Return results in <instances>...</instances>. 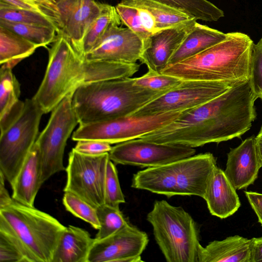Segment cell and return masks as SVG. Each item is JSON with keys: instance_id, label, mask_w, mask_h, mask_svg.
<instances>
[{"instance_id": "obj_44", "label": "cell", "mask_w": 262, "mask_h": 262, "mask_svg": "<svg viewBox=\"0 0 262 262\" xmlns=\"http://www.w3.org/2000/svg\"><path fill=\"white\" fill-rule=\"evenodd\" d=\"M5 180L4 175L0 172V209L8 205L13 200L5 187Z\"/></svg>"}, {"instance_id": "obj_33", "label": "cell", "mask_w": 262, "mask_h": 262, "mask_svg": "<svg viewBox=\"0 0 262 262\" xmlns=\"http://www.w3.org/2000/svg\"><path fill=\"white\" fill-rule=\"evenodd\" d=\"M17 8L33 11L47 17L55 25L57 34L61 31L60 14L56 5L48 0H0Z\"/></svg>"}, {"instance_id": "obj_31", "label": "cell", "mask_w": 262, "mask_h": 262, "mask_svg": "<svg viewBox=\"0 0 262 262\" xmlns=\"http://www.w3.org/2000/svg\"><path fill=\"white\" fill-rule=\"evenodd\" d=\"M100 228L95 238L101 239L113 234L128 224L119 208L105 204L96 208Z\"/></svg>"}, {"instance_id": "obj_4", "label": "cell", "mask_w": 262, "mask_h": 262, "mask_svg": "<svg viewBox=\"0 0 262 262\" xmlns=\"http://www.w3.org/2000/svg\"><path fill=\"white\" fill-rule=\"evenodd\" d=\"M254 42L247 34L227 33L222 41L162 72L182 80L241 81L249 78Z\"/></svg>"}, {"instance_id": "obj_1", "label": "cell", "mask_w": 262, "mask_h": 262, "mask_svg": "<svg viewBox=\"0 0 262 262\" xmlns=\"http://www.w3.org/2000/svg\"><path fill=\"white\" fill-rule=\"evenodd\" d=\"M257 98L249 79L197 107L184 111L167 125L141 139L161 144L194 148L239 137L256 117Z\"/></svg>"}, {"instance_id": "obj_15", "label": "cell", "mask_w": 262, "mask_h": 262, "mask_svg": "<svg viewBox=\"0 0 262 262\" xmlns=\"http://www.w3.org/2000/svg\"><path fill=\"white\" fill-rule=\"evenodd\" d=\"M196 20L193 19L186 23L161 29L149 36L144 42L140 60L146 66L148 72L162 74Z\"/></svg>"}, {"instance_id": "obj_30", "label": "cell", "mask_w": 262, "mask_h": 262, "mask_svg": "<svg viewBox=\"0 0 262 262\" xmlns=\"http://www.w3.org/2000/svg\"><path fill=\"white\" fill-rule=\"evenodd\" d=\"M20 85L11 69L1 65L0 69V117L9 111L17 102Z\"/></svg>"}, {"instance_id": "obj_40", "label": "cell", "mask_w": 262, "mask_h": 262, "mask_svg": "<svg viewBox=\"0 0 262 262\" xmlns=\"http://www.w3.org/2000/svg\"><path fill=\"white\" fill-rule=\"evenodd\" d=\"M112 147L107 142L96 140H81L74 148L80 153L87 155H99L109 152Z\"/></svg>"}, {"instance_id": "obj_38", "label": "cell", "mask_w": 262, "mask_h": 262, "mask_svg": "<svg viewBox=\"0 0 262 262\" xmlns=\"http://www.w3.org/2000/svg\"><path fill=\"white\" fill-rule=\"evenodd\" d=\"M249 80L253 93L259 98L262 94V37L252 46Z\"/></svg>"}, {"instance_id": "obj_14", "label": "cell", "mask_w": 262, "mask_h": 262, "mask_svg": "<svg viewBox=\"0 0 262 262\" xmlns=\"http://www.w3.org/2000/svg\"><path fill=\"white\" fill-rule=\"evenodd\" d=\"M113 24L99 42L85 58L92 60H105L136 63L144 48L143 40L129 28Z\"/></svg>"}, {"instance_id": "obj_41", "label": "cell", "mask_w": 262, "mask_h": 262, "mask_svg": "<svg viewBox=\"0 0 262 262\" xmlns=\"http://www.w3.org/2000/svg\"><path fill=\"white\" fill-rule=\"evenodd\" d=\"M246 196L262 225V193L245 191Z\"/></svg>"}, {"instance_id": "obj_9", "label": "cell", "mask_w": 262, "mask_h": 262, "mask_svg": "<svg viewBox=\"0 0 262 262\" xmlns=\"http://www.w3.org/2000/svg\"><path fill=\"white\" fill-rule=\"evenodd\" d=\"M184 111L150 116H127L113 119L80 124L72 139L96 140L110 144L137 139L158 129L177 119Z\"/></svg>"}, {"instance_id": "obj_46", "label": "cell", "mask_w": 262, "mask_h": 262, "mask_svg": "<svg viewBox=\"0 0 262 262\" xmlns=\"http://www.w3.org/2000/svg\"><path fill=\"white\" fill-rule=\"evenodd\" d=\"M50 1V2L56 5L59 2H60L61 0H48Z\"/></svg>"}, {"instance_id": "obj_18", "label": "cell", "mask_w": 262, "mask_h": 262, "mask_svg": "<svg viewBox=\"0 0 262 262\" xmlns=\"http://www.w3.org/2000/svg\"><path fill=\"white\" fill-rule=\"evenodd\" d=\"M261 167L255 137L251 136L237 147L231 148L224 172L234 188L239 190L254 183Z\"/></svg>"}, {"instance_id": "obj_22", "label": "cell", "mask_w": 262, "mask_h": 262, "mask_svg": "<svg viewBox=\"0 0 262 262\" xmlns=\"http://www.w3.org/2000/svg\"><path fill=\"white\" fill-rule=\"evenodd\" d=\"M94 241L85 230L69 225L59 238L52 262H88Z\"/></svg>"}, {"instance_id": "obj_26", "label": "cell", "mask_w": 262, "mask_h": 262, "mask_svg": "<svg viewBox=\"0 0 262 262\" xmlns=\"http://www.w3.org/2000/svg\"><path fill=\"white\" fill-rule=\"evenodd\" d=\"M120 3L147 10L156 19L157 31L186 23L194 19L152 0H121Z\"/></svg>"}, {"instance_id": "obj_8", "label": "cell", "mask_w": 262, "mask_h": 262, "mask_svg": "<svg viewBox=\"0 0 262 262\" xmlns=\"http://www.w3.org/2000/svg\"><path fill=\"white\" fill-rule=\"evenodd\" d=\"M73 94L67 95L51 111L47 124L36 141L40 153L42 184L54 174L66 169L63 159L67 142L79 124L72 105Z\"/></svg>"}, {"instance_id": "obj_47", "label": "cell", "mask_w": 262, "mask_h": 262, "mask_svg": "<svg viewBox=\"0 0 262 262\" xmlns=\"http://www.w3.org/2000/svg\"><path fill=\"white\" fill-rule=\"evenodd\" d=\"M259 98H260V99L262 101V94L260 95V96H259Z\"/></svg>"}, {"instance_id": "obj_28", "label": "cell", "mask_w": 262, "mask_h": 262, "mask_svg": "<svg viewBox=\"0 0 262 262\" xmlns=\"http://www.w3.org/2000/svg\"><path fill=\"white\" fill-rule=\"evenodd\" d=\"M121 22L115 7L101 3L100 13L90 25L83 41L84 56L99 42L113 24Z\"/></svg>"}, {"instance_id": "obj_34", "label": "cell", "mask_w": 262, "mask_h": 262, "mask_svg": "<svg viewBox=\"0 0 262 262\" xmlns=\"http://www.w3.org/2000/svg\"><path fill=\"white\" fill-rule=\"evenodd\" d=\"M62 203L66 209L74 216L90 224L98 230L100 223L96 208L74 193L65 191Z\"/></svg>"}, {"instance_id": "obj_6", "label": "cell", "mask_w": 262, "mask_h": 262, "mask_svg": "<svg viewBox=\"0 0 262 262\" xmlns=\"http://www.w3.org/2000/svg\"><path fill=\"white\" fill-rule=\"evenodd\" d=\"M146 219L167 262H199V229L182 207L165 200L156 201Z\"/></svg>"}, {"instance_id": "obj_24", "label": "cell", "mask_w": 262, "mask_h": 262, "mask_svg": "<svg viewBox=\"0 0 262 262\" xmlns=\"http://www.w3.org/2000/svg\"><path fill=\"white\" fill-rule=\"evenodd\" d=\"M227 36V33L196 22L170 58L168 66L196 55L222 41Z\"/></svg>"}, {"instance_id": "obj_20", "label": "cell", "mask_w": 262, "mask_h": 262, "mask_svg": "<svg viewBox=\"0 0 262 262\" xmlns=\"http://www.w3.org/2000/svg\"><path fill=\"white\" fill-rule=\"evenodd\" d=\"M41 177L40 153L35 143L11 187L12 198L21 204L34 207L36 195L43 184Z\"/></svg>"}, {"instance_id": "obj_39", "label": "cell", "mask_w": 262, "mask_h": 262, "mask_svg": "<svg viewBox=\"0 0 262 262\" xmlns=\"http://www.w3.org/2000/svg\"><path fill=\"white\" fill-rule=\"evenodd\" d=\"M115 8L121 22L144 42L151 34L143 27L138 9L121 3L118 4Z\"/></svg>"}, {"instance_id": "obj_11", "label": "cell", "mask_w": 262, "mask_h": 262, "mask_svg": "<svg viewBox=\"0 0 262 262\" xmlns=\"http://www.w3.org/2000/svg\"><path fill=\"white\" fill-rule=\"evenodd\" d=\"M109 153L92 156L74 148L69 155L64 192H71L97 208L104 204L106 170Z\"/></svg>"}, {"instance_id": "obj_29", "label": "cell", "mask_w": 262, "mask_h": 262, "mask_svg": "<svg viewBox=\"0 0 262 262\" xmlns=\"http://www.w3.org/2000/svg\"><path fill=\"white\" fill-rule=\"evenodd\" d=\"M0 26L19 35L38 47H46L55 39L57 33L51 26L23 24L0 20Z\"/></svg>"}, {"instance_id": "obj_5", "label": "cell", "mask_w": 262, "mask_h": 262, "mask_svg": "<svg viewBox=\"0 0 262 262\" xmlns=\"http://www.w3.org/2000/svg\"><path fill=\"white\" fill-rule=\"evenodd\" d=\"M0 217L19 241L28 262H52L66 226L49 214L14 199L0 209Z\"/></svg>"}, {"instance_id": "obj_21", "label": "cell", "mask_w": 262, "mask_h": 262, "mask_svg": "<svg viewBox=\"0 0 262 262\" xmlns=\"http://www.w3.org/2000/svg\"><path fill=\"white\" fill-rule=\"evenodd\" d=\"M251 239L239 235L213 241L200 247L199 262H250Z\"/></svg>"}, {"instance_id": "obj_3", "label": "cell", "mask_w": 262, "mask_h": 262, "mask_svg": "<svg viewBox=\"0 0 262 262\" xmlns=\"http://www.w3.org/2000/svg\"><path fill=\"white\" fill-rule=\"evenodd\" d=\"M134 80L131 77L109 79L79 87L72 98L79 125L130 116L167 92L137 86Z\"/></svg>"}, {"instance_id": "obj_12", "label": "cell", "mask_w": 262, "mask_h": 262, "mask_svg": "<svg viewBox=\"0 0 262 262\" xmlns=\"http://www.w3.org/2000/svg\"><path fill=\"white\" fill-rule=\"evenodd\" d=\"M108 153L110 160L115 163L150 167L169 164L193 156L195 150L137 138L117 144Z\"/></svg>"}, {"instance_id": "obj_25", "label": "cell", "mask_w": 262, "mask_h": 262, "mask_svg": "<svg viewBox=\"0 0 262 262\" xmlns=\"http://www.w3.org/2000/svg\"><path fill=\"white\" fill-rule=\"evenodd\" d=\"M39 48L19 35L0 26V64L13 69Z\"/></svg>"}, {"instance_id": "obj_19", "label": "cell", "mask_w": 262, "mask_h": 262, "mask_svg": "<svg viewBox=\"0 0 262 262\" xmlns=\"http://www.w3.org/2000/svg\"><path fill=\"white\" fill-rule=\"evenodd\" d=\"M203 199L210 213L221 219L232 215L241 206L236 189L217 166L211 172Z\"/></svg>"}, {"instance_id": "obj_27", "label": "cell", "mask_w": 262, "mask_h": 262, "mask_svg": "<svg viewBox=\"0 0 262 262\" xmlns=\"http://www.w3.org/2000/svg\"><path fill=\"white\" fill-rule=\"evenodd\" d=\"M196 20L215 21L224 16L223 10L208 0H152Z\"/></svg>"}, {"instance_id": "obj_32", "label": "cell", "mask_w": 262, "mask_h": 262, "mask_svg": "<svg viewBox=\"0 0 262 262\" xmlns=\"http://www.w3.org/2000/svg\"><path fill=\"white\" fill-rule=\"evenodd\" d=\"M0 262H28L19 241L2 220L0 221Z\"/></svg>"}, {"instance_id": "obj_36", "label": "cell", "mask_w": 262, "mask_h": 262, "mask_svg": "<svg viewBox=\"0 0 262 262\" xmlns=\"http://www.w3.org/2000/svg\"><path fill=\"white\" fill-rule=\"evenodd\" d=\"M125 202L122 191L117 169L113 162L109 160L106 170L104 186V204L119 208L121 203Z\"/></svg>"}, {"instance_id": "obj_43", "label": "cell", "mask_w": 262, "mask_h": 262, "mask_svg": "<svg viewBox=\"0 0 262 262\" xmlns=\"http://www.w3.org/2000/svg\"><path fill=\"white\" fill-rule=\"evenodd\" d=\"M262 261V236L253 237L250 242V262Z\"/></svg>"}, {"instance_id": "obj_16", "label": "cell", "mask_w": 262, "mask_h": 262, "mask_svg": "<svg viewBox=\"0 0 262 262\" xmlns=\"http://www.w3.org/2000/svg\"><path fill=\"white\" fill-rule=\"evenodd\" d=\"M58 8L61 25L60 33L82 57L83 41L90 25L101 11V3L95 0H61Z\"/></svg>"}, {"instance_id": "obj_23", "label": "cell", "mask_w": 262, "mask_h": 262, "mask_svg": "<svg viewBox=\"0 0 262 262\" xmlns=\"http://www.w3.org/2000/svg\"><path fill=\"white\" fill-rule=\"evenodd\" d=\"M174 163L138 171L133 176L132 187L168 198L179 195Z\"/></svg>"}, {"instance_id": "obj_35", "label": "cell", "mask_w": 262, "mask_h": 262, "mask_svg": "<svg viewBox=\"0 0 262 262\" xmlns=\"http://www.w3.org/2000/svg\"><path fill=\"white\" fill-rule=\"evenodd\" d=\"M0 20L51 26L54 27L56 30L54 24L42 15L33 11L17 8L1 2H0Z\"/></svg>"}, {"instance_id": "obj_10", "label": "cell", "mask_w": 262, "mask_h": 262, "mask_svg": "<svg viewBox=\"0 0 262 262\" xmlns=\"http://www.w3.org/2000/svg\"><path fill=\"white\" fill-rule=\"evenodd\" d=\"M244 81L183 80L179 85L148 102L131 115L150 116L191 109Z\"/></svg>"}, {"instance_id": "obj_45", "label": "cell", "mask_w": 262, "mask_h": 262, "mask_svg": "<svg viewBox=\"0 0 262 262\" xmlns=\"http://www.w3.org/2000/svg\"><path fill=\"white\" fill-rule=\"evenodd\" d=\"M255 142L258 156L262 166V125L258 134L255 137Z\"/></svg>"}, {"instance_id": "obj_17", "label": "cell", "mask_w": 262, "mask_h": 262, "mask_svg": "<svg viewBox=\"0 0 262 262\" xmlns=\"http://www.w3.org/2000/svg\"><path fill=\"white\" fill-rule=\"evenodd\" d=\"M179 195L204 198L214 167V156L206 152L193 155L174 163Z\"/></svg>"}, {"instance_id": "obj_2", "label": "cell", "mask_w": 262, "mask_h": 262, "mask_svg": "<svg viewBox=\"0 0 262 262\" xmlns=\"http://www.w3.org/2000/svg\"><path fill=\"white\" fill-rule=\"evenodd\" d=\"M48 48L49 58L42 80L32 98L44 114L51 112L67 95L82 85L102 80L131 77L138 63L88 60L61 34Z\"/></svg>"}, {"instance_id": "obj_13", "label": "cell", "mask_w": 262, "mask_h": 262, "mask_svg": "<svg viewBox=\"0 0 262 262\" xmlns=\"http://www.w3.org/2000/svg\"><path fill=\"white\" fill-rule=\"evenodd\" d=\"M147 234L129 224L111 235L95 241L88 262H141L148 243Z\"/></svg>"}, {"instance_id": "obj_7", "label": "cell", "mask_w": 262, "mask_h": 262, "mask_svg": "<svg viewBox=\"0 0 262 262\" xmlns=\"http://www.w3.org/2000/svg\"><path fill=\"white\" fill-rule=\"evenodd\" d=\"M43 111L31 99L25 100L19 117L0 137V172L12 187L36 142Z\"/></svg>"}, {"instance_id": "obj_42", "label": "cell", "mask_w": 262, "mask_h": 262, "mask_svg": "<svg viewBox=\"0 0 262 262\" xmlns=\"http://www.w3.org/2000/svg\"><path fill=\"white\" fill-rule=\"evenodd\" d=\"M137 9L139 11L142 24L144 29L151 34L157 32V23L153 15L145 9Z\"/></svg>"}, {"instance_id": "obj_37", "label": "cell", "mask_w": 262, "mask_h": 262, "mask_svg": "<svg viewBox=\"0 0 262 262\" xmlns=\"http://www.w3.org/2000/svg\"><path fill=\"white\" fill-rule=\"evenodd\" d=\"M182 81L172 76L147 72L142 76L135 78L134 84L153 91H167L179 85Z\"/></svg>"}]
</instances>
